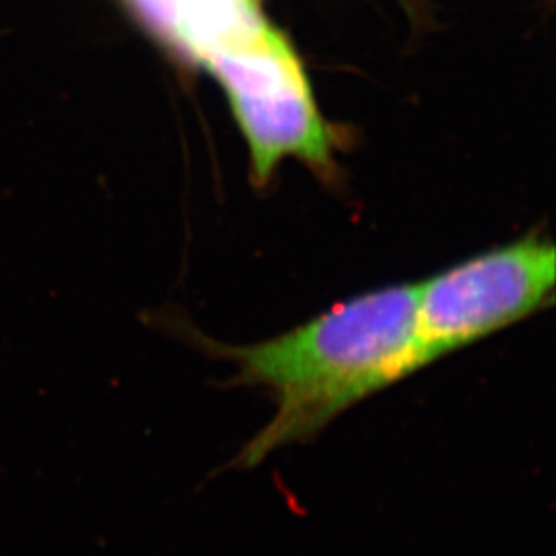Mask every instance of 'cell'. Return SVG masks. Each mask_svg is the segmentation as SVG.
<instances>
[{
	"mask_svg": "<svg viewBox=\"0 0 556 556\" xmlns=\"http://www.w3.org/2000/svg\"><path fill=\"white\" fill-rule=\"evenodd\" d=\"M251 2H256V0H251Z\"/></svg>",
	"mask_w": 556,
	"mask_h": 556,
	"instance_id": "4",
	"label": "cell"
},
{
	"mask_svg": "<svg viewBox=\"0 0 556 556\" xmlns=\"http://www.w3.org/2000/svg\"><path fill=\"white\" fill-rule=\"evenodd\" d=\"M251 148L252 172L257 185L270 177L276 164L294 155L330 174V128L320 117L308 79L274 94L229 101Z\"/></svg>",
	"mask_w": 556,
	"mask_h": 556,
	"instance_id": "3",
	"label": "cell"
},
{
	"mask_svg": "<svg viewBox=\"0 0 556 556\" xmlns=\"http://www.w3.org/2000/svg\"><path fill=\"white\" fill-rule=\"evenodd\" d=\"M555 276L553 243L526 237L416 283L426 366L546 308Z\"/></svg>",
	"mask_w": 556,
	"mask_h": 556,
	"instance_id": "2",
	"label": "cell"
},
{
	"mask_svg": "<svg viewBox=\"0 0 556 556\" xmlns=\"http://www.w3.org/2000/svg\"><path fill=\"white\" fill-rule=\"evenodd\" d=\"M205 346L235 366L232 382L265 389L273 400V418L238 456L242 468L312 440L363 400L426 368L416 283L342 301L267 341Z\"/></svg>",
	"mask_w": 556,
	"mask_h": 556,
	"instance_id": "1",
	"label": "cell"
}]
</instances>
